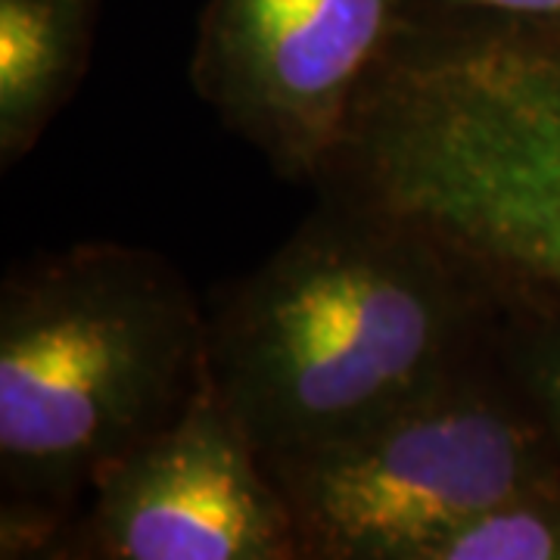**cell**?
<instances>
[{
    "label": "cell",
    "instance_id": "cell-9",
    "mask_svg": "<svg viewBox=\"0 0 560 560\" xmlns=\"http://www.w3.org/2000/svg\"><path fill=\"white\" fill-rule=\"evenodd\" d=\"M495 342L560 458V296H501Z\"/></svg>",
    "mask_w": 560,
    "mask_h": 560
},
{
    "label": "cell",
    "instance_id": "cell-6",
    "mask_svg": "<svg viewBox=\"0 0 560 560\" xmlns=\"http://www.w3.org/2000/svg\"><path fill=\"white\" fill-rule=\"evenodd\" d=\"M47 558L300 560V539L259 448L209 381L103 474Z\"/></svg>",
    "mask_w": 560,
    "mask_h": 560
},
{
    "label": "cell",
    "instance_id": "cell-4",
    "mask_svg": "<svg viewBox=\"0 0 560 560\" xmlns=\"http://www.w3.org/2000/svg\"><path fill=\"white\" fill-rule=\"evenodd\" d=\"M261 460L293 514L300 560H420L495 501L560 482L558 452L499 342L349 440Z\"/></svg>",
    "mask_w": 560,
    "mask_h": 560
},
{
    "label": "cell",
    "instance_id": "cell-8",
    "mask_svg": "<svg viewBox=\"0 0 560 560\" xmlns=\"http://www.w3.org/2000/svg\"><path fill=\"white\" fill-rule=\"evenodd\" d=\"M420 560H560V482L495 501L448 529Z\"/></svg>",
    "mask_w": 560,
    "mask_h": 560
},
{
    "label": "cell",
    "instance_id": "cell-1",
    "mask_svg": "<svg viewBox=\"0 0 560 560\" xmlns=\"http://www.w3.org/2000/svg\"><path fill=\"white\" fill-rule=\"evenodd\" d=\"M501 296L470 259L381 202L320 206L209 312V377L261 458L396 415L482 359Z\"/></svg>",
    "mask_w": 560,
    "mask_h": 560
},
{
    "label": "cell",
    "instance_id": "cell-3",
    "mask_svg": "<svg viewBox=\"0 0 560 560\" xmlns=\"http://www.w3.org/2000/svg\"><path fill=\"white\" fill-rule=\"evenodd\" d=\"M209 315L172 261L113 241L0 287L3 558H47L103 474L209 386Z\"/></svg>",
    "mask_w": 560,
    "mask_h": 560
},
{
    "label": "cell",
    "instance_id": "cell-5",
    "mask_svg": "<svg viewBox=\"0 0 560 560\" xmlns=\"http://www.w3.org/2000/svg\"><path fill=\"white\" fill-rule=\"evenodd\" d=\"M415 0H206L190 84L275 175L318 184Z\"/></svg>",
    "mask_w": 560,
    "mask_h": 560
},
{
    "label": "cell",
    "instance_id": "cell-2",
    "mask_svg": "<svg viewBox=\"0 0 560 560\" xmlns=\"http://www.w3.org/2000/svg\"><path fill=\"white\" fill-rule=\"evenodd\" d=\"M320 190L420 221L499 296H560V22H405Z\"/></svg>",
    "mask_w": 560,
    "mask_h": 560
},
{
    "label": "cell",
    "instance_id": "cell-7",
    "mask_svg": "<svg viewBox=\"0 0 560 560\" xmlns=\"http://www.w3.org/2000/svg\"><path fill=\"white\" fill-rule=\"evenodd\" d=\"M101 0H0V168L22 162L72 101Z\"/></svg>",
    "mask_w": 560,
    "mask_h": 560
},
{
    "label": "cell",
    "instance_id": "cell-10",
    "mask_svg": "<svg viewBox=\"0 0 560 560\" xmlns=\"http://www.w3.org/2000/svg\"><path fill=\"white\" fill-rule=\"evenodd\" d=\"M408 20L560 22V0H415Z\"/></svg>",
    "mask_w": 560,
    "mask_h": 560
}]
</instances>
